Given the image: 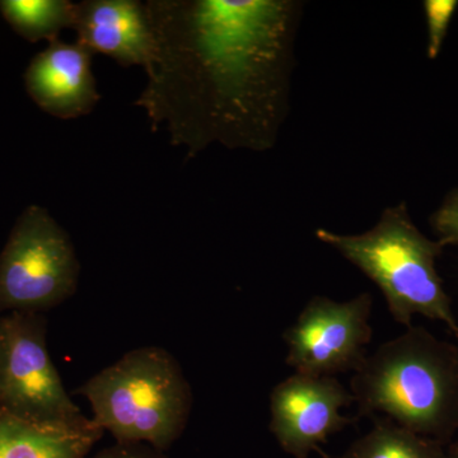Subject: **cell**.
I'll use <instances>...</instances> for the list:
<instances>
[{"instance_id": "6da1fadb", "label": "cell", "mask_w": 458, "mask_h": 458, "mask_svg": "<svg viewBox=\"0 0 458 458\" xmlns=\"http://www.w3.org/2000/svg\"><path fill=\"white\" fill-rule=\"evenodd\" d=\"M301 4L292 0H148L155 53L134 102L191 158L210 144H276L288 110Z\"/></svg>"}, {"instance_id": "7a4b0ae2", "label": "cell", "mask_w": 458, "mask_h": 458, "mask_svg": "<svg viewBox=\"0 0 458 458\" xmlns=\"http://www.w3.org/2000/svg\"><path fill=\"white\" fill-rule=\"evenodd\" d=\"M351 393L358 417L382 414L447 445L458 430V345L410 327L369 354Z\"/></svg>"}, {"instance_id": "3957f363", "label": "cell", "mask_w": 458, "mask_h": 458, "mask_svg": "<svg viewBox=\"0 0 458 458\" xmlns=\"http://www.w3.org/2000/svg\"><path fill=\"white\" fill-rule=\"evenodd\" d=\"M316 237L378 286L397 324L412 327L417 315L436 319L458 342V321L436 267L445 246L414 225L405 203L385 209L375 227L364 233L319 228Z\"/></svg>"}, {"instance_id": "277c9868", "label": "cell", "mask_w": 458, "mask_h": 458, "mask_svg": "<svg viewBox=\"0 0 458 458\" xmlns=\"http://www.w3.org/2000/svg\"><path fill=\"white\" fill-rule=\"evenodd\" d=\"M93 418L117 443L170 450L188 426L192 393L179 361L165 349L144 346L93 376L78 390Z\"/></svg>"}, {"instance_id": "5b68a950", "label": "cell", "mask_w": 458, "mask_h": 458, "mask_svg": "<svg viewBox=\"0 0 458 458\" xmlns=\"http://www.w3.org/2000/svg\"><path fill=\"white\" fill-rule=\"evenodd\" d=\"M80 273L68 233L45 208L30 205L0 254V316L59 306L77 291Z\"/></svg>"}, {"instance_id": "8992f818", "label": "cell", "mask_w": 458, "mask_h": 458, "mask_svg": "<svg viewBox=\"0 0 458 458\" xmlns=\"http://www.w3.org/2000/svg\"><path fill=\"white\" fill-rule=\"evenodd\" d=\"M4 357L0 408L38 421H75L84 418L69 397L47 346V318L41 312L2 316Z\"/></svg>"}, {"instance_id": "52a82bcc", "label": "cell", "mask_w": 458, "mask_h": 458, "mask_svg": "<svg viewBox=\"0 0 458 458\" xmlns=\"http://www.w3.org/2000/svg\"><path fill=\"white\" fill-rule=\"evenodd\" d=\"M372 306V294L367 292L343 302L315 295L284 331L286 364L307 376L357 372L369 357Z\"/></svg>"}, {"instance_id": "ba28073f", "label": "cell", "mask_w": 458, "mask_h": 458, "mask_svg": "<svg viewBox=\"0 0 458 458\" xmlns=\"http://www.w3.org/2000/svg\"><path fill=\"white\" fill-rule=\"evenodd\" d=\"M354 403L351 390L336 377L294 373L274 387L270 394V432L280 448L294 458H309L334 434L355 419L342 410Z\"/></svg>"}, {"instance_id": "9c48e42d", "label": "cell", "mask_w": 458, "mask_h": 458, "mask_svg": "<svg viewBox=\"0 0 458 458\" xmlns=\"http://www.w3.org/2000/svg\"><path fill=\"white\" fill-rule=\"evenodd\" d=\"M92 51L77 44L51 41L25 74L30 98L45 113L63 120L89 114L101 98L92 73Z\"/></svg>"}, {"instance_id": "30bf717a", "label": "cell", "mask_w": 458, "mask_h": 458, "mask_svg": "<svg viewBox=\"0 0 458 458\" xmlns=\"http://www.w3.org/2000/svg\"><path fill=\"white\" fill-rule=\"evenodd\" d=\"M77 44L105 54L122 66L147 71L155 53V38L146 3L138 0H84L75 4Z\"/></svg>"}, {"instance_id": "8fae6325", "label": "cell", "mask_w": 458, "mask_h": 458, "mask_svg": "<svg viewBox=\"0 0 458 458\" xmlns=\"http://www.w3.org/2000/svg\"><path fill=\"white\" fill-rule=\"evenodd\" d=\"M104 433L86 417L38 421L0 408V458H87Z\"/></svg>"}, {"instance_id": "7c38bea8", "label": "cell", "mask_w": 458, "mask_h": 458, "mask_svg": "<svg viewBox=\"0 0 458 458\" xmlns=\"http://www.w3.org/2000/svg\"><path fill=\"white\" fill-rule=\"evenodd\" d=\"M443 443L378 419L369 433L349 445L342 458H445Z\"/></svg>"}, {"instance_id": "4fadbf2b", "label": "cell", "mask_w": 458, "mask_h": 458, "mask_svg": "<svg viewBox=\"0 0 458 458\" xmlns=\"http://www.w3.org/2000/svg\"><path fill=\"white\" fill-rule=\"evenodd\" d=\"M0 12L12 29L30 42L57 40L73 29L75 3L69 0H2Z\"/></svg>"}, {"instance_id": "5bb4252c", "label": "cell", "mask_w": 458, "mask_h": 458, "mask_svg": "<svg viewBox=\"0 0 458 458\" xmlns=\"http://www.w3.org/2000/svg\"><path fill=\"white\" fill-rule=\"evenodd\" d=\"M458 7L457 0H426L428 27L427 54L429 59H437L441 53L443 42L447 36L448 27Z\"/></svg>"}, {"instance_id": "9a60e30c", "label": "cell", "mask_w": 458, "mask_h": 458, "mask_svg": "<svg viewBox=\"0 0 458 458\" xmlns=\"http://www.w3.org/2000/svg\"><path fill=\"white\" fill-rule=\"evenodd\" d=\"M430 225L443 246L458 245V189L433 214Z\"/></svg>"}, {"instance_id": "2e32d148", "label": "cell", "mask_w": 458, "mask_h": 458, "mask_svg": "<svg viewBox=\"0 0 458 458\" xmlns=\"http://www.w3.org/2000/svg\"><path fill=\"white\" fill-rule=\"evenodd\" d=\"M92 458H168L165 452L144 443H114L99 451Z\"/></svg>"}, {"instance_id": "e0dca14e", "label": "cell", "mask_w": 458, "mask_h": 458, "mask_svg": "<svg viewBox=\"0 0 458 458\" xmlns=\"http://www.w3.org/2000/svg\"><path fill=\"white\" fill-rule=\"evenodd\" d=\"M3 357H4V333H3V321L0 316V378H2Z\"/></svg>"}, {"instance_id": "ac0fdd59", "label": "cell", "mask_w": 458, "mask_h": 458, "mask_svg": "<svg viewBox=\"0 0 458 458\" xmlns=\"http://www.w3.org/2000/svg\"><path fill=\"white\" fill-rule=\"evenodd\" d=\"M445 458H458V441L448 447Z\"/></svg>"}]
</instances>
